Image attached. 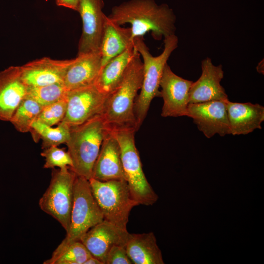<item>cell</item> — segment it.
<instances>
[{
	"mask_svg": "<svg viewBox=\"0 0 264 264\" xmlns=\"http://www.w3.org/2000/svg\"><path fill=\"white\" fill-rule=\"evenodd\" d=\"M108 17L122 25L129 23L133 39L151 32L160 40L175 34L176 17L167 4H157L154 0H130L114 6Z\"/></svg>",
	"mask_w": 264,
	"mask_h": 264,
	"instance_id": "6da1fadb",
	"label": "cell"
},
{
	"mask_svg": "<svg viewBox=\"0 0 264 264\" xmlns=\"http://www.w3.org/2000/svg\"><path fill=\"white\" fill-rule=\"evenodd\" d=\"M143 75V62L136 50L121 81L108 94L100 114L108 130H138L134 105Z\"/></svg>",
	"mask_w": 264,
	"mask_h": 264,
	"instance_id": "7a4b0ae2",
	"label": "cell"
},
{
	"mask_svg": "<svg viewBox=\"0 0 264 264\" xmlns=\"http://www.w3.org/2000/svg\"><path fill=\"white\" fill-rule=\"evenodd\" d=\"M178 39L176 34L164 38V48L158 56H153L143 37L134 39V46L143 60V75L140 93L134 105V114L138 130L145 120L151 103L155 97H160L159 84L165 65L177 47Z\"/></svg>",
	"mask_w": 264,
	"mask_h": 264,
	"instance_id": "3957f363",
	"label": "cell"
},
{
	"mask_svg": "<svg viewBox=\"0 0 264 264\" xmlns=\"http://www.w3.org/2000/svg\"><path fill=\"white\" fill-rule=\"evenodd\" d=\"M107 130L101 114L70 128L66 144L73 163L70 168L77 176L88 180L91 178L93 166Z\"/></svg>",
	"mask_w": 264,
	"mask_h": 264,
	"instance_id": "277c9868",
	"label": "cell"
},
{
	"mask_svg": "<svg viewBox=\"0 0 264 264\" xmlns=\"http://www.w3.org/2000/svg\"><path fill=\"white\" fill-rule=\"evenodd\" d=\"M88 180L104 219L122 229L127 230L130 212L138 204L133 198L127 181H102L92 178Z\"/></svg>",
	"mask_w": 264,
	"mask_h": 264,
	"instance_id": "5b68a950",
	"label": "cell"
},
{
	"mask_svg": "<svg viewBox=\"0 0 264 264\" xmlns=\"http://www.w3.org/2000/svg\"><path fill=\"white\" fill-rule=\"evenodd\" d=\"M111 131L119 143L126 181L133 198L138 205L154 204L158 197L148 181L143 171L139 153L135 144L136 132L127 129Z\"/></svg>",
	"mask_w": 264,
	"mask_h": 264,
	"instance_id": "8992f818",
	"label": "cell"
},
{
	"mask_svg": "<svg viewBox=\"0 0 264 264\" xmlns=\"http://www.w3.org/2000/svg\"><path fill=\"white\" fill-rule=\"evenodd\" d=\"M103 220V214L93 196L89 180L76 175L69 228L59 245L65 246L80 241L89 229Z\"/></svg>",
	"mask_w": 264,
	"mask_h": 264,
	"instance_id": "52a82bcc",
	"label": "cell"
},
{
	"mask_svg": "<svg viewBox=\"0 0 264 264\" xmlns=\"http://www.w3.org/2000/svg\"><path fill=\"white\" fill-rule=\"evenodd\" d=\"M76 176L69 167L53 168L49 186L39 201L41 210L57 220L66 232L70 223Z\"/></svg>",
	"mask_w": 264,
	"mask_h": 264,
	"instance_id": "ba28073f",
	"label": "cell"
},
{
	"mask_svg": "<svg viewBox=\"0 0 264 264\" xmlns=\"http://www.w3.org/2000/svg\"><path fill=\"white\" fill-rule=\"evenodd\" d=\"M108 95L95 85L68 91L66 112L61 122L71 128L100 114Z\"/></svg>",
	"mask_w": 264,
	"mask_h": 264,
	"instance_id": "9c48e42d",
	"label": "cell"
},
{
	"mask_svg": "<svg viewBox=\"0 0 264 264\" xmlns=\"http://www.w3.org/2000/svg\"><path fill=\"white\" fill-rule=\"evenodd\" d=\"M103 0H79L78 12L82 21V32L77 55L99 51L107 16Z\"/></svg>",
	"mask_w": 264,
	"mask_h": 264,
	"instance_id": "30bf717a",
	"label": "cell"
},
{
	"mask_svg": "<svg viewBox=\"0 0 264 264\" xmlns=\"http://www.w3.org/2000/svg\"><path fill=\"white\" fill-rule=\"evenodd\" d=\"M193 81L177 75L167 63L159 84L163 100L161 115L164 117L186 116L189 104V91Z\"/></svg>",
	"mask_w": 264,
	"mask_h": 264,
	"instance_id": "8fae6325",
	"label": "cell"
},
{
	"mask_svg": "<svg viewBox=\"0 0 264 264\" xmlns=\"http://www.w3.org/2000/svg\"><path fill=\"white\" fill-rule=\"evenodd\" d=\"M227 100L190 104L186 116L193 119L198 130L208 138L216 134L220 136L230 134L229 123L226 108Z\"/></svg>",
	"mask_w": 264,
	"mask_h": 264,
	"instance_id": "7c38bea8",
	"label": "cell"
},
{
	"mask_svg": "<svg viewBox=\"0 0 264 264\" xmlns=\"http://www.w3.org/2000/svg\"><path fill=\"white\" fill-rule=\"evenodd\" d=\"M129 233L104 219L80 238L92 256L105 264L107 254L115 245L125 246Z\"/></svg>",
	"mask_w": 264,
	"mask_h": 264,
	"instance_id": "4fadbf2b",
	"label": "cell"
},
{
	"mask_svg": "<svg viewBox=\"0 0 264 264\" xmlns=\"http://www.w3.org/2000/svg\"><path fill=\"white\" fill-rule=\"evenodd\" d=\"M73 60L44 57L29 62L20 66L22 79L27 88L63 83L66 72Z\"/></svg>",
	"mask_w": 264,
	"mask_h": 264,
	"instance_id": "5bb4252c",
	"label": "cell"
},
{
	"mask_svg": "<svg viewBox=\"0 0 264 264\" xmlns=\"http://www.w3.org/2000/svg\"><path fill=\"white\" fill-rule=\"evenodd\" d=\"M201 76L193 82L190 89L189 104L228 100L225 89L220 85L224 76L222 65L215 66L209 57H206L201 61Z\"/></svg>",
	"mask_w": 264,
	"mask_h": 264,
	"instance_id": "9a60e30c",
	"label": "cell"
},
{
	"mask_svg": "<svg viewBox=\"0 0 264 264\" xmlns=\"http://www.w3.org/2000/svg\"><path fill=\"white\" fill-rule=\"evenodd\" d=\"M91 178L106 181L126 180L123 169L121 151L113 133L108 130L94 163Z\"/></svg>",
	"mask_w": 264,
	"mask_h": 264,
	"instance_id": "2e32d148",
	"label": "cell"
},
{
	"mask_svg": "<svg viewBox=\"0 0 264 264\" xmlns=\"http://www.w3.org/2000/svg\"><path fill=\"white\" fill-rule=\"evenodd\" d=\"M27 89L21 78L20 66H10L0 72V121H9Z\"/></svg>",
	"mask_w": 264,
	"mask_h": 264,
	"instance_id": "e0dca14e",
	"label": "cell"
},
{
	"mask_svg": "<svg viewBox=\"0 0 264 264\" xmlns=\"http://www.w3.org/2000/svg\"><path fill=\"white\" fill-rule=\"evenodd\" d=\"M101 68L100 51L77 55L67 68L63 84L68 91L94 85Z\"/></svg>",
	"mask_w": 264,
	"mask_h": 264,
	"instance_id": "ac0fdd59",
	"label": "cell"
},
{
	"mask_svg": "<svg viewBox=\"0 0 264 264\" xmlns=\"http://www.w3.org/2000/svg\"><path fill=\"white\" fill-rule=\"evenodd\" d=\"M226 108L230 134L245 135L256 129H262L264 121V107L259 104L232 102L227 100Z\"/></svg>",
	"mask_w": 264,
	"mask_h": 264,
	"instance_id": "d6986e66",
	"label": "cell"
},
{
	"mask_svg": "<svg viewBox=\"0 0 264 264\" xmlns=\"http://www.w3.org/2000/svg\"><path fill=\"white\" fill-rule=\"evenodd\" d=\"M133 42L130 27H122L107 16L99 49L102 68L111 59L124 52Z\"/></svg>",
	"mask_w": 264,
	"mask_h": 264,
	"instance_id": "ffe728a7",
	"label": "cell"
},
{
	"mask_svg": "<svg viewBox=\"0 0 264 264\" xmlns=\"http://www.w3.org/2000/svg\"><path fill=\"white\" fill-rule=\"evenodd\" d=\"M125 247L133 264H164L153 232L129 233Z\"/></svg>",
	"mask_w": 264,
	"mask_h": 264,
	"instance_id": "44dd1931",
	"label": "cell"
},
{
	"mask_svg": "<svg viewBox=\"0 0 264 264\" xmlns=\"http://www.w3.org/2000/svg\"><path fill=\"white\" fill-rule=\"evenodd\" d=\"M136 50L133 43L124 52L110 60L102 68L95 85L109 94L118 85Z\"/></svg>",
	"mask_w": 264,
	"mask_h": 264,
	"instance_id": "7402d4cb",
	"label": "cell"
},
{
	"mask_svg": "<svg viewBox=\"0 0 264 264\" xmlns=\"http://www.w3.org/2000/svg\"><path fill=\"white\" fill-rule=\"evenodd\" d=\"M70 129L62 122L59 123L57 127L53 128L35 121L29 132L35 142H38L40 139L42 140V148L44 149L66 143L69 138Z\"/></svg>",
	"mask_w": 264,
	"mask_h": 264,
	"instance_id": "603a6c76",
	"label": "cell"
},
{
	"mask_svg": "<svg viewBox=\"0 0 264 264\" xmlns=\"http://www.w3.org/2000/svg\"><path fill=\"white\" fill-rule=\"evenodd\" d=\"M91 256L85 245L80 241H77L65 246L58 245L51 258L43 264H84Z\"/></svg>",
	"mask_w": 264,
	"mask_h": 264,
	"instance_id": "cb8c5ba5",
	"label": "cell"
},
{
	"mask_svg": "<svg viewBox=\"0 0 264 264\" xmlns=\"http://www.w3.org/2000/svg\"><path fill=\"white\" fill-rule=\"evenodd\" d=\"M42 108L35 100L25 97L16 109L9 122L17 131L22 133L29 132L32 123Z\"/></svg>",
	"mask_w": 264,
	"mask_h": 264,
	"instance_id": "d4e9b609",
	"label": "cell"
},
{
	"mask_svg": "<svg viewBox=\"0 0 264 264\" xmlns=\"http://www.w3.org/2000/svg\"><path fill=\"white\" fill-rule=\"evenodd\" d=\"M68 90L63 83L28 88L25 97L31 98L43 107L65 98Z\"/></svg>",
	"mask_w": 264,
	"mask_h": 264,
	"instance_id": "484cf974",
	"label": "cell"
},
{
	"mask_svg": "<svg viewBox=\"0 0 264 264\" xmlns=\"http://www.w3.org/2000/svg\"><path fill=\"white\" fill-rule=\"evenodd\" d=\"M67 109L66 96L43 107L35 121L51 126L58 125L65 118Z\"/></svg>",
	"mask_w": 264,
	"mask_h": 264,
	"instance_id": "4316f807",
	"label": "cell"
},
{
	"mask_svg": "<svg viewBox=\"0 0 264 264\" xmlns=\"http://www.w3.org/2000/svg\"><path fill=\"white\" fill-rule=\"evenodd\" d=\"M41 155L45 159L44 165L45 169L72 167V159L68 152L58 148V146H51L44 149Z\"/></svg>",
	"mask_w": 264,
	"mask_h": 264,
	"instance_id": "83f0119b",
	"label": "cell"
},
{
	"mask_svg": "<svg viewBox=\"0 0 264 264\" xmlns=\"http://www.w3.org/2000/svg\"><path fill=\"white\" fill-rule=\"evenodd\" d=\"M105 264H133L129 257L125 246L115 245L109 251Z\"/></svg>",
	"mask_w": 264,
	"mask_h": 264,
	"instance_id": "f1b7e54d",
	"label": "cell"
},
{
	"mask_svg": "<svg viewBox=\"0 0 264 264\" xmlns=\"http://www.w3.org/2000/svg\"><path fill=\"white\" fill-rule=\"evenodd\" d=\"M56 3L58 6L78 11L79 0H56Z\"/></svg>",
	"mask_w": 264,
	"mask_h": 264,
	"instance_id": "f546056e",
	"label": "cell"
},
{
	"mask_svg": "<svg viewBox=\"0 0 264 264\" xmlns=\"http://www.w3.org/2000/svg\"><path fill=\"white\" fill-rule=\"evenodd\" d=\"M84 264H103V263L99 259L91 256L85 261Z\"/></svg>",
	"mask_w": 264,
	"mask_h": 264,
	"instance_id": "4dcf8cb0",
	"label": "cell"
}]
</instances>
